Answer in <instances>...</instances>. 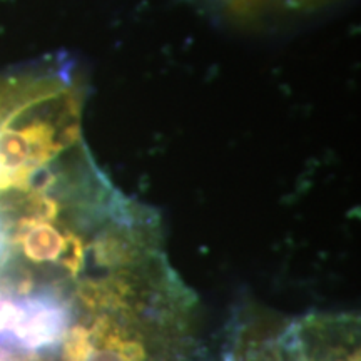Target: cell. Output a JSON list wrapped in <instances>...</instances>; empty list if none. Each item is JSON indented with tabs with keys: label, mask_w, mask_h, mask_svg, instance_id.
<instances>
[{
	"label": "cell",
	"mask_w": 361,
	"mask_h": 361,
	"mask_svg": "<svg viewBox=\"0 0 361 361\" xmlns=\"http://www.w3.org/2000/svg\"><path fill=\"white\" fill-rule=\"evenodd\" d=\"M61 361H186L194 296L164 252L84 279L71 296Z\"/></svg>",
	"instance_id": "obj_1"
},
{
	"label": "cell",
	"mask_w": 361,
	"mask_h": 361,
	"mask_svg": "<svg viewBox=\"0 0 361 361\" xmlns=\"http://www.w3.org/2000/svg\"><path fill=\"white\" fill-rule=\"evenodd\" d=\"M279 336L247 335L238 341L228 361H279Z\"/></svg>",
	"instance_id": "obj_3"
},
{
	"label": "cell",
	"mask_w": 361,
	"mask_h": 361,
	"mask_svg": "<svg viewBox=\"0 0 361 361\" xmlns=\"http://www.w3.org/2000/svg\"><path fill=\"white\" fill-rule=\"evenodd\" d=\"M0 361H49L39 351H27L0 338Z\"/></svg>",
	"instance_id": "obj_4"
},
{
	"label": "cell",
	"mask_w": 361,
	"mask_h": 361,
	"mask_svg": "<svg viewBox=\"0 0 361 361\" xmlns=\"http://www.w3.org/2000/svg\"><path fill=\"white\" fill-rule=\"evenodd\" d=\"M279 361H360L358 322L316 314L279 336Z\"/></svg>",
	"instance_id": "obj_2"
}]
</instances>
